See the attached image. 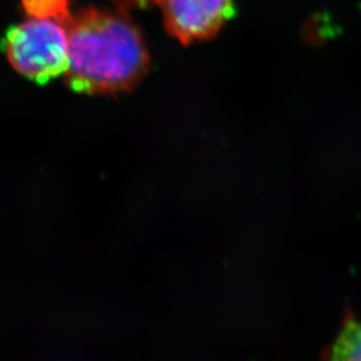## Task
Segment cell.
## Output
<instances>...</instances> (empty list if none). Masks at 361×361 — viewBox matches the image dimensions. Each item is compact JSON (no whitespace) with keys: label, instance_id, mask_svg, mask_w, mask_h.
Instances as JSON below:
<instances>
[{"label":"cell","instance_id":"6da1fadb","mask_svg":"<svg viewBox=\"0 0 361 361\" xmlns=\"http://www.w3.org/2000/svg\"><path fill=\"white\" fill-rule=\"evenodd\" d=\"M67 85L89 95L129 92L147 75L150 58L140 28L121 10L88 7L67 24Z\"/></svg>","mask_w":361,"mask_h":361},{"label":"cell","instance_id":"7a4b0ae2","mask_svg":"<svg viewBox=\"0 0 361 361\" xmlns=\"http://www.w3.org/2000/svg\"><path fill=\"white\" fill-rule=\"evenodd\" d=\"M5 51L21 75L41 83L51 81L68 68V28L60 21L30 18L8 31Z\"/></svg>","mask_w":361,"mask_h":361},{"label":"cell","instance_id":"3957f363","mask_svg":"<svg viewBox=\"0 0 361 361\" xmlns=\"http://www.w3.org/2000/svg\"><path fill=\"white\" fill-rule=\"evenodd\" d=\"M158 6L167 32L184 44L213 38L234 14V0H159Z\"/></svg>","mask_w":361,"mask_h":361},{"label":"cell","instance_id":"277c9868","mask_svg":"<svg viewBox=\"0 0 361 361\" xmlns=\"http://www.w3.org/2000/svg\"><path fill=\"white\" fill-rule=\"evenodd\" d=\"M326 360H361V321L348 307L337 337L323 352Z\"/></svg>","mask_w":361,"mask_h":361},{"label":"cell","instance_id":"5b68a950","mask_svg":"<svg viewBox=\"0 0 361 361\" xmlns=\"http://www.w3.org/2000/svg\"><path fill=\"white\" fill-rule=\"evenodd\" d=\"M21 5L30 18L51 19L67 25L73 17L69 0H21Z\"/></svg>","mask_w":361,"mask_h":361},{"label":"cell","instance_id":"8992f818","mask_svg":"<svg viewBox=\"0 0 361 361\" xmlns=\"http://www.w3.org/2000/svg\"><path fill=\"white\" fill-rule=\"evenodd\" d=\"M117 10L123 11L129 13L131 10H140V8H147V7L159 5V0H111Z\"/></svg>","mask_w":361,"mask_h":361}]
</instances>
